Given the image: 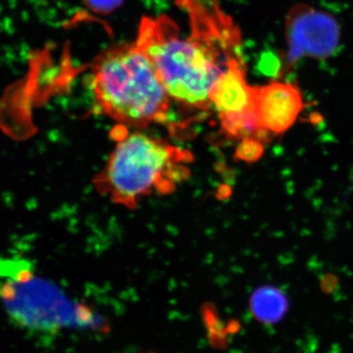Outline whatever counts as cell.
I'll use <instances>...</instances> for the list:
<instances>
[{"mask_svg": "<svg viewBox=\"0 0 353 353\" xmlns=\"http://www.w3.org/2000/svg\"><path fill=\"white\" fill-rule=\"evenodd\" d=\"M92 88L101 112L128 126L162 122L170 110V95L152 60L136 43L99 58Z\"/></svg>", "mask_w": 353, "mask_h": 353, "instance_id": "obj_1", "label": "cell"}, {"mask_svg": "<svg viewBox=\"0 0 353 353\" xmlns=\"http://www.w3.org/2000/svg\"><path fill=\"white\" fill-rule=\"evenodd\" d=\"M137 46L152 60L172 99L189 108H211V88L224 69L208 39L183 38L167 17L145 18Z\"/></svg>", "mask_w": 353, "mask_h": 353, "instance_id": "obj_2", "label": "cell"}, {"mask_svg": "<svg viewBox=\"0 0 353 353\" xmlns=\"http://www.w3.org/2000/svg\"><path fill=\"white\" fill-rule=\"evenodd\" d=\"M190 152L141 132L118 141L95 185L114 203L134 209L153 192L168 194L187 178Z\"/></svg>", "mask_w": 353, "mask_h": 353, "instance_id": "obj_3", "label": "cell"}, {"mask_svg": "<svg viewBox=\"0 0 353 353\" xmlns=\"http://www.w3.org/2000/svg\"><path fill=\"white\" fill-rule=\"evenodd\" d=\"M0 299L14 321L26 328L50 331L70 316L63 294L20 257L0 256Z\"/></svg>", "mask_w": 353, "mask_h": 353, "instance_id": "obj_4", "label": "cell"}, {"mask_svg": "<svg viewBox=\"0 0 353 353\" xmlns=\"http://www.w3.org/2000/svg\"><path fill=\"white\" fill-rule=\"evenodd\" d=\"M209 101L228 136L243 139L261 131L255 111V88L246 82L238 58H229L226 69L211 88Z\"/></svg>", "mask_w": 353, "mask_h": 353, "instance_id": "obj_5", "label": "cell"}, {"mask_svg": "<svg viewBox=\"0 0 353 353\" xmlns=\"http://www.w3.org/2000/svg\"><path fill=\"white\" fill-rule=\"evenodd\" d=\"M289 44L288 59L294 63L301 58H326L340 43L338 22L329 14L306 6L290 11L287 20Z\"/></svg>", "mask_w": 353, "mask_h": 353, "instance_id": "obj_6", "label": "cell"}, {"mask_svg": "<svg viewBox=\"0 0 353 353\" xmlns=\"http://www.w3.org/2000/svg\"><path fill=\"white\" fill-rule=\"evenodd\" d=\"M304 108L301 90L285 82H272L255 88V111L260 129L284 134L296 122Z\"/></svg>", "mask_w": 353, "mask_h": 353, "instance_id": "obj_7", "label": "cell"}, {"mask_svg": "<svg viewBox=\"0 0 353 353\" xmlns=\"http://www.w3.org/2000/svg\"><path fill=\"white\" fill-rule=\"evenodd\" d=\"M284 294L273 287L260 288L250 297L252 313L259 322L272 324L279 321L287 310Z\"/></svg>", "mask_w": 353, "mask_h": 353, "instance_id": "obj_8", "label": "cell"}, {"mask_svg": "<svg viewBox=\"0 0 353 353\" xmlns=\"http://www.w3.org/2000/svg\"><path fill=\"white\" fill-rule=\"evenodd\" d=\"M264 148L259 139L245 138L241 141L236 150V157L241 161L253 163L263 155Z\"/></svg>", "mask_w": 353, "mask_h": 353, "instance_id": "obj_9", "label": "cell"}, {"mask_svg": "<svg viewBox=\"0 0 353 353\" xmlns=\"http://www.w3.org/2000/svg\"><path fill=\"white\" fill-rule=\"evenodd\" d=\"M123 0H85V6L97 14L112 12L122 4Z\"/></svg>", "mask_w": 353, "mask_h": 353, "instance_id": "obj_10", "label": "cell"}, {"mask_svg": "<svg viewBox=\"0 0 353 353\" xmlns=\"http://www.w3.org/2000/svg\"><path fill=\"white\" fill-rule=\"evenodd\" d=\"M143 353H157V352H143Z\"/></svg>", "mask_w": 353, "mask_h": 353, "instance_id": "obj_11", "label": "cell"}]
</instances>
